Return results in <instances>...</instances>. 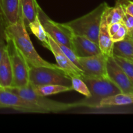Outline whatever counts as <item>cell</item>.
Instances as JSON below:
<instances>
[{"label": "cell", "mask_w": 133, "mask_h": 133, "mask_svg": "<svg viewBox=\"0 0 133 133\" xmlns=\"http://www.w3.org/2000/svg\"><path fill=\"white\" fill-rule=\"evenodd\" d=\"M109 5L104 2L88 14L65 23L74 35H83L98 44L99 31L102 16Z\"/></svg>", "instance_id": "2"}, {"label": "cell", "mask_w": 133, "mask_h": 133, "mask_svg": "<svg viewBox=\"0 0 133 133\" xmlns=\"http://www.w3.org/2000/svg\"><path fill=\"white\" fill-rule=\"evenodd\" d=\"M125 11L121 0H118L116 5L113 7L108 9L107 14V22L108 25L112 24L114 23L122 22V19L125 15Z\"/></svg>", "instance_id": "21"}, {"label": "cell", "mask_w": 133, "mask_h": 133, "mask_svg": "<svg viewBox=\"0 0 133 133\" xmlns=\"http://www.w3.org/2000/svg\"><path fill=\"white\" fill-rule=\"evenodd\" d=\"M5 88L37 105L38 107L45 110L46 113H57L77 107L75 102L73 103L58 102L47 98L45 96H40L35 92L33 88L30 84L23 88L9 87Z\"/></svg>", "instance_id": "4"}, {"label": "cell", "mask_w": 133, "mask_h": 133, "mask_svg": "<svg viewBox=\"0 0 133 133\" xmlns=\"http://www.w3.org/2000/svg\"><path fill=\"white\" fill-rule=\"evenodd\" d=\"M38 15L45 31L53 40L72 49L71 40L74 34L66 23H59L51 20L40 6Z\"/></svg>", "instance_id": "7"}, {"label": "cell", "mask_w": 133, "mask_h": 133, "mask_svg": "<svg viewBox=\"0 0 133 133\" xmlns=\"http://www.w3.org/2000/svg\"><path fill=\"white\" fill-rule=\"evenodd\" d=\"M22 17L26 27L38 14V9L40 5L36 0H20Z\"/></svg>", "instance_id": "17"}, {"label": "cell", "mask_w": 133, "mask_h": 133, "mask_svg": "<svg viewBox=\"0 0 133 133\" xmlns=\"http://www.w3.org/2000/svg\"><path fill=\"white\" fill-rule=\"evenodd\" d=\"M133 104V93H121L101 100L99 108L112 106H122Z\"/></svg>", "instance_id": "18"}, {"label": "cell", "mask_w": 133, "mask_h": 133, "mask_svg": "<svg viewBox=\"0 0 133 133\" xmlns=\"http://www.w3.org/2000/svg\"><path fill=\"white\" fill-rule=\"evenodd\" d=\"M6 49L9 53L12 70V86L23 88L29 84V67L18 52L10 38L6 37Z\"/></svg>", "instance_id": "6"}, {"label": "cell", "mask_w": 133, "mask_h": 133, "mask_svg": "<svg viewBox=\"0 0 133 133\" xmlns=\"http://www.w3.org/2000/svg\"><path fill=\"white\" fill-rule=\"evenodd\" d=\"M107 72L109 79L122 93H133V84L123 69L114 60L113 56L108 57Z\"/></svg>", "instance_id": "11"}, {"label": "cell", "mask_w": 133, "mask_h": 133, "mask_svg": "<svg viewBox=\"0 0 133 133\" xmlns=\"http://www.w3.org/2000/svg\"><path fill=\"white\" fill-rule=\"evenodd\" d=\"M121 25H122V22H118V23H112V24L108 25L109 31L110 36H112L118 31V29H119V27H120Z\"/></svg>", "instance_id": "29"}, {"label": "cell", "mask_w": 133, "mask_h": 133, "mask_svg": "<svg viewBox=\"0 0 133 133\" xmlns=\"http://www.w3.org/2000/svg\"><path fill=\"white\" fill-rule=\"evenodd\" d=\"M71 87L74 90L81 94L86 97H90V92L84 81L80 77H71Z\"/></svg>", "instance_id": "23"}, {"label": "cell", "mask_w": 133, "mask_h": 133, "mask_svg": "<svg viewBox=\"0 0 133 133\" xmlns=\"http://www.w3.org/2000/svg\"><path fill=\"white\" fill-rule=\"evenodd\" d=\"M0 10L7 25L17 23L22 17L20 0H0Z\"/></svg>", "instance_id": "13"}, {"label": "cell", "mask_w": 133, "mask_h": 133, "mask_svg": "<svg viewBox=\"0 0 133 133\" xmlns=\"http://www.w3.org/2000/svg\"><path fill=\"white\" fill-rule=\"evenodd\" d=\"M32 88L37 94L42 96H48L50 95L74 90L72 87H66L61 84H48L35 87H32Z\"/></svg>", "instance_id": "19"}, {"label": "cell", "mask_w": 133, "mask_h": 133, "mask_svg": "<svg viewBox=\"0 0 133 133\" xmlns=\"http://www.w3.org/2000/svg\"><path fill=\"white\" fill-rule=\"evenodd\" d=\"M113 57L116 62L123 69L133 84V61L116 56H113Z\"/></svg>", "instance_id": "22"}, {"label": "cell", "mask_w": 133, "mask_h": 133, "mask_svg": "<svg viewBox=\"0 0 133 133\" xmlns=\"http://www.w3.org/2000/svg\"><path fill=\"white\" fill-rule=\"evenodd\" d=\"M49 50L52 52L57 62V65L61 68L66 75L71 77H83V71L77 67L68 57L64 53L62 49L58 45L57 42L53 40L48 34Z\"/></svg>", "instance_id": "10"}, {"label": "cell", "mask_w": 133, "mask_h": 133, "mask_svg": "<svg viewBox=\"0 0 133 133\" xmlns=\"http://www.w3.org/2000/svg\"><path fill=\"white\" fill-rule=\"evenodd\" d=\"M6 35V37L12 40L29 67H47L62 70L58 65L45 61L37 53L30 39L22 17L17 23L7 25Z\"/></svg>", "instance_id": "1"}, {"label": "cell", "mask_w": 133, "mask_h": 133, "mask_svg": "<svg viewBox=\"0 0 133 133\" xmlns=\"http://www.w3.org/2000/svg\"><path fill=\"white\" fill-rule=\"evenodd\" d=\"M122 23L124 25L127 29L128 35H131L133 32V16L130 14L125 13L122 19Z\"/></svg>", "instance_id": "26"}, {"label": "cell", "mask_w": 133, "mask_h": 133, "mask_svg": "<svg viewBox=\"0 0 133 133\" xmlns=\"http://www.w3.org/2000/svg\"><path fill=\"white\" fill-rule=\"evenodd\" d=\"M107 8L104 12L102 16L101 24H100L99 31L98 36V45L101 53H103L107 57L112 56V48L114 42H112L110 33L109 31L107 22Z\"/></svg>", "instance_id": "14"}, {"label": "cell", "mask_w": 133, "mask_h": 133, "mask_svg": "<svg viewBox=\"0 0 133 133\" xmlns=\"http://www.w3.org/2000/svg\"><path fill=\"white\" fill-rule=\"evenodd\" d=\"M2 88V87H1V86H0V88Z\"/></svg>", "instance_id": "32"}, {"label": "cell", "mask_w": 133, "mask_h": 133, "mask_svg": "<svg viewBox=\"0 0 133 133\" xmlns=\"http://www.w3.org/2000/svg\"><path fill=\"white\" fill-rule=\"evenodd\" d=\"M127 35H128V32H127V28L122 23V25H121L120 27L118 29V31L114 35H113L111 36L112 40L113 42L120 41V40H123Z\"/></svg>", "instance_id": "25"}, {"label": "cell", "mask_w": 133, "mask_h": 133, "mask_svg": "<svg viewBox=\"0 0 133 133\" xmlns=\"http://www.w3.org/2000/svg\"><path fill=\"white\" fill-rule=\"evenodd\" d=\"M12 70L7 49H5L0 62V86L2 88H9L12 86Z\"/></svg>", "instance_id": "16"}, {"label": "cell", "mask_w": 133, "mask_h": 133, "mask_svg": "<svg viewBox=\"0 0 133 133\" xmlns=\"http://www.w3.org/2000/svg\"><path fill=\"white\" fill-rule=\"evenodd\" d=\"M72 50L78 57H87L101 53L98 44L87 36L74 35L71 40Z\"/></svg>", "instance_id": "12"}, {"label": "cell", "mask_w": 133, "mask_h": 133, "mask_svg": "<svg viewBox=\"0 0 133 133\" xmlns=\"http://www.w3.org/2000/svg\"><path fill=\"white\" fill-rule=\"evenodd\" d=\"M28 27L30 29L32 33L38 39L40 42L42 44L43 46L49 49V42H48V33L44 29V27L42 25L38 15L35 18V20L29 24Z\"/></svg>", "instance_id": "20"}, {"label": "cell", "mask_w": 133, "mask_h": 133, "mask_svg": "<svg viewBox=\"0 0 133 133\" xmlns=\"http://www.w3.org/2000/svg\"><path fill=\"white\" fill-rule=\"evenodd\" d=\"M0 106L23 112L46 113L37 105L6 88H0Z\"/></svg>", "instance_id": "8"}, {"label": "cell", "mask_w": 133, "mask_h": 133, "mask_svg": "<svg viewBox=\"0 0 133 133\" xmlns=\"http://www.w3.org/2000/svg\"><path fill=\"white\" fill-rule=\"evenodd\" d=\"M108 57L101 53L87 57H78L83 77H105L107 76V61Z\"/></svg>", "instance_id": "9"}, {"label": "cell", "mask_w": 133, "mask_h": 133, "mask_svg": "<svg viewBox=\"0 0 133 133\" xmlns=\"http://www.w3.org/2000/svg\"><path fill=\"white\" fill-rule=\"evenodd\" d=\"M125 12L133 16V1L131 0H121Z\"/></svg>", "instance_id": "28"}, {"label": "cell", "mask_w": 133, "mask_h": 133, "mask_svg": "<svg viewBox=\"0 0 133 133\" xmlns=\"http://www.w3.org/2000/svg\"><path fill=\"white\" fill-rule=\"evenodd\" d=\"M29 84L33 87L48 84L71 87V80L62 70L31 66L29 67Z\"/></svg>", "instance_id": "5"}, {"label": "cell", "mask_w": 133, "mask_h": 133, "mask_svg": "<svg viewBox=\"0 0 133 133\" xmlns=\"http://www.w3.org/2000/svg\"><path fill=\"white\" fill-rule=\"evenodd\" d=\"M7 27L4 17L0 10V39H6V28Z\"/></svg>", "instance_id": "27"}, {"label": "cell", "mask_w": 133, "mask_h": 133, "mask_svg": "<svg viewBox=\"0 0 133 133\" xmlns=\"http://www.w3.org/2000/svg\"><path fill=\"white\" fill-rule=\"evenodd\" d=\"M82 79L87 84L90 97H86L76 103L77 107H87L90 108H99L101 99L121 93V91L108 77H83Z\"/></svg>", "instance_id": "3"}, {"label": "cell", "mask_w": 133, "mask_h": 133, "mask_svg": "<svg viewBox=\"0 0 133 133\" xmlns=\"http://www.w3.org/2000/svg\"><path fill=\"white\" fill-rule=\"evenodd\" d=\"M6 48V39H0V62Z\"/></svg>", "instance_id": "30"}, {"label": "cell", "mask_w": 133, "mask_h": 133, "mask_svg": "<svg viewBox=\"0 0 133 133\" xmlns=\"http://www.w3.org/2000/svg\"><path fill=\"white\" fill-rule=\"evenodd\" d=\"M0 109H1V106H0Z\"/></svg>", "instance_id": "33"}, {"label": "cell", "mask_w": 133, "mask_h": 133, "mask_svg": "<svg viewBox=\"0 0 133 133\" xmlns=\"http://www.w3.org/2000/svg\"><path fill=\"white\" fill-rule=\"evenodd\" d=\"M129 36H131V37H132V38H133V32H132V34H131V35H129Z\"/></svg>", "instance_id": "31"}, {"label": "cell", "mask_w": 133, "mask_h": 133, "mask_svg": "<svg viewBox=\"0 0 133 133\" xmlns=\"http://www.w3.org/2000/svg\"><path fill=\"white\" fill-rule=\"evenodd\" d=\"M58 45H59V47L61 48V49H62V51L64 52L65 55L68 57L69 59L77 66V67L79 68V69H81V66L79 62V60H78V57L75 55V53H74V51L71 49V48H68V47L66 46V45H63L62 44H58L57 43Z\"/></svg>", "instance_id": "24"}, {"label": "cell", "mask_w": 133, "mask_h": 133, "mask_svg": "<svg viewBox=\"0 0 133 133\" xmlns=\"http://www.w3.org/2000/svg\"><path fill=\"white\" fill-rule=\"evenodd\" d=\"M112 56L133 61V38L127 35L123 40L114 42Z\"/></svg>", "instance_id": "15"}]
</instances>
